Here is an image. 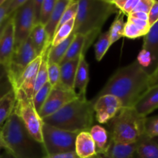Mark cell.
I'll return each mask as SVG.
<instances>
[{"label":"cell","mask_w":158,"mask_h":158,"mask_svg":"<svg viewBox=\"0 0 158 158\" xmlns=\"http://www.w3.org/2000/svg\"><path fill=\"white\" fill-rule=\"evenodd\" d=\"M89 132L95 143L97 154H103L106 151L110 142L106 129L100 125L97 124L94 125Z\"/></svg>","instance_id":"23"},{"label":"cell","mask_w":158,"mask_h":158,"mask_svg":"<svg viewBox=\"0 0 158 158\" xmlns=\"http://www.w3.org/2000/svg\"><path fill=\"white\" fill-rule=\"evenodd\" d=\"M138 2L139 0H125L124 5L120 12L123 14H127V15L128 16L134 11Z\"/></svg>","instance_id":"42"},{"label":"cell","mask_w":158,"mask_h":158,"mask_svg":"<svg viewBox=\"0 0 158 158\" xmlns=\"http://www.w3.org/2000/svg\"><path fill=\"white\" fill-rule=\"evenodd\" d=\"M15 33V49L21 46L29 36L34 24L32 0H27L12 15Z\"/></svg>","instance_id":"9"},{"label":"cell","mask_w":158,"mask_h":158,"mask_svg":"<svg viewBox=\"0 0 158 158\" xmlns=\"http://www.w3.org/2000/svg\"><path fill=\"white\" fill-rule=\"evenodd\" d=\"M142 49L151 53L152 63L148 73L151 76L158 67V21L150 28L148 33L143 36Z\"/></svg>","instance_id":"15"},{"label":"cell","mask_w":158,"mask_h":158,"mask_svg":"<svg viewBox=\"0 0 158 158\" xmlns=\"http://www.w3.org/2000/svg\"><path fill=\"white\" fill-rule=\"evenodd\" d=\"M127 17H131V18L143 20V21L148 22V14L145 13V12H132V13L130 14Z\"/></svg>","instance_id":"45"},{"label":"cell","mask_w":158,"mask_h":158,"mask_svg":"<svg viewBox=\"0 0 158 158\" xmlns=\"http://www.w3.org/2000/svg\"><path fill=\"white\" fill-rule=\"evenodd\" d=\"M158 84V67L154 71V73L151 76V81H150V87Z\"/></svg>","instance_id":"46"},{"label":"cell","mask_w":158,"mask_h":158,"mask_svg":"<svg viewBox=\"0 0 158 158\" xmlns=\"http://www.w3.org/2000/svg\"><path fill=\"white\" fill-rule=\"evenodd\" d=\"M134 108L139 114L146 117L158 109V84L151 86L137 100Z\"/></svg>","instance_id":"14"},{"label":"cell","mask_w":158,"mask_h":158,"mask_svg":"<svg viewBox=\"0 0 158 158\" xmlns=\"http://www.w3.org/2000/svg\"><path fill=\"white\" fill-rule=\"evenodd\" d=\"M29 37L38 56L41 55L44 49L51 45L45 30V26L40 23L33 26Z\"/></svg>","instance_id":"21"},{"label":"cell","mask_w":158,"mask_h":158,"mask_svg":"<svg viewBox=\"0 0 158 158\" xmlns=\"http://www.w3.org/2000/svg\"><path fill=\"white\" fill-rule=\"evenodd\" d=\"M2 149V148H0V152H1V150ZM2 157V154H1V153H0V158H1Z\"/></svg>","instance_id":"53"},{"label":"cell","mask_w":158,"mask_h":158,"mask_svg":"<svg viewBox=\"0 0 158 158\" xmlns=\"http://www.w3.org/2000/svg\"><path fill=\"white\" fill-rule=\"evenodd\" d=\"M5 78H7V69L4 65L0 63V84Z\"/></svg>","instance_id":"47"},{"label":"cell","mask_w":158,"mask_h":158,"mask_svg":"<svg viewBox=\"0 0 158 158\" xmlns=\"http://www.w3.org/2000/svg\"><path fill=\"white\" fill-rule=\"evenodd\" d=\"M6 0H0V7H1L2 6L3 4L5 3V2H6Z\"/></svg>","instance_id":"51"},{"label":"cell","mask_w":158,"mask_h":158,"mask_svg":"<svg viewBox=\"0 0 158 158\" xmlns=\"http://www.w3.org/2000/svg\"><path fill=\"white\" fill-rule=\"evenodd\" d=\"M78 134L43 123V144L46 155L75 151L76 139Z\"/></svg>","instance_id":"7"},{"label":"cell","mask_w":158,"mask_h":158,"mask_svg":"<svg viewBox=\"0 0 158 158\" xmlns=\"http://www.w3.org/2000/svg\"><path fill=\"white\" fill-rule=\"evenodd\" d=\"M43 2V0H32V11H33L34 24L35 25L40 23V16H41Z\"/></svg>","instance_id":"38"},{"label":"cell","mask_w":158,"mask_h":158,"mask_svg":"<svg viewBox=\"0 0 158 158\" xmlns=\"http://www.w3.org/2000/svg\"><path fill=\"white\" fill-rule=\"evenodd\" d=\"M15 50V33L12 15L9 17L0 36V63L9 66Z\"/></svg>","instance_id":"12"},{"label":"cell","mask_w":158,"mask_h":158,"mask_svg":"<svg viewBox=\"0 0 158 158\" xmlns=\"http://www.w3.org/2000/svg\"><path fill=\"white\" fill-rule=\"evenodd\" d=\"M137 61L140 65V66H142L147 72H148L151 66V63H152V58H151V53L148 51L142 49L137 56Z\"/></svg>","instance_id":"36"},{"label":"cell","mask_w":158,"mask_h":158,"mask_svg":"<svg viewBox=\"0 0 158 158\" xmlns=\"http://www.w3.org/2000/svg\"><path fill=\"white\" fill-rule=\"evenodd\" d=\"M78 2L79 0H71L69 6H67V8L64 11L63 15H62V18L60 19V23L59 24L58 28L60 27L64 23H67V22L70 21L71 19H73L76 18L77 11H78Z\"/></svg>","instance_id":"31"},{"label":"cell","mask_w":158,"mask_h":158,"mask_svg":"<svg viewBox=\"0 0 158 158\" xmlns=\"http://www.w3.org/2000/svg\"><path fill=\"white\" fill-rule=\"evenodd\" d=\"M125 23L123 20V15L122 12H119L117 13V17L113 22L110 28V45L120 40L123 36V29H124Z\"/></svg>","instance_id":"29"},{"label":"cell","mask_w":158,"mask_h":158,"mask_svg":"<svg viewBox=\"0 0 158 158\" xmlns=\"http://www.w3.org/2000/svg\"><path fill=\"white\" fill-rule=\"evenodd\" d=\"M51 45H49L42 53L41 63L40 64L36 80L34 86L33 95L44 84L48 82V67H49V49Z\"/></svg>","instance_id":"25"},{"label":"cell","mask_w":158,"mask_h":158,"mask_svg":"<svg viewBox=\"0 0 158 158\" xmlns=\"http://www.w3.org/2000/svg\"><path fill=\"white\" fill-rule=\"evenodd\" d=\"M127 19L130 20L131 22H132L135 26H137V28L141 31L142 33H143L144 35L148 33L150 28H151V26H149V23H148V21L137 19L131 18V17H127Z\"/></svg>","instance_id":"40"},{"label":"cell","mask_w":158,"mask_h":158,"mask_svg":"<svg viewBox=\"0 0 158 158\" xmlns=\"http://www.w3.org/2000/svg\"><path fill=\"white\" fill-rule=\"evenodd\" d=\"M146 119L134 107H122L106 124L110 140L117 143H136L145 135Z\"/></svg>","instance_id":"5"},{"label":"cell","mask_w":158,"mask_h":158,"mask_svg":"<svg viewBox=\"0 0 158 158\" xmlns=\"http://www.w3.org/2000/svg\"><path fill=\"white\" fill-rule=\"evenodd\" d=\"M1 158H15V157H14L13 156H12V154H10V153L6 151V152H5L4 154H2V157Z\"/></svg>","instance_id":"48"},{"label":"cell","mask_w":158,"mask_h":158,"mask_svg":"<svg viewBox=\"0 0 158 158\" xmlns=\"http://www.w3.org/2000/svg\"><path fill=\"white\" fill-rule=\"evenodd\" d=\"M89 81V64L86 62L84 54L80 56L74 82V89L78 90L77 94L80 97L86 98V89Z\"/></svg>","instance_id":"17"},{"label":"cell","mask_w":158,"mask_h":158,"mask_svg":"<svg viewBox=\"0 0 158 158\" xmlns=\"http://www.w3.org/2000/svg\"><path fill=\"white\" fill-rule=\"evenodd\" d=\"M43 158H80L76 154L75 151L67 153H62V154H52V155H46Z\"/></svg>","instance_id":"44"},{"label":"cell","mask_w":158,"mask_h":158,"mask_svg":"<svg viewBox=\"0 0 158 158\" xmlns=\"http://www.w3.org/2000/svg\"><path fill=\"white\" fill-rule=\"evenodd\" d=\"M150 81L151 76L136 60L119 68L94 99L110 94L121 101L123 107H134L150 88Z\"/></svg>","instance_id":"1"},{"label":"cell","mask_w":158,"mask_h":158,"mask_svg":"<svg viewBox=\"0 0 158 158\" xmlns=\"http://www.w3.org/2000/svg\"><path fill=\"white\" fill-rule=\"evenodd\" d=\"M52 86L49 82L43 85L42 88H40L36 93L33 95L32 97V101H33V104L35 106V110L37 112L40 113L42 107L43 105L46 103V100H47L48 97H49V94H50L51 90H52Z\"/></svg>","instance_id":"30"},{"label":"cell","mask_w":158,"mask_h":158,"mask_svg":"<svg viewBox=\"0 0 158 158\" xmlns=\"http://www.w3.org/2000/svg\"><path fill=\"white\" fill-rule=\"evenodd\" d=\"M38 56L30 39L29 38L14 50L11 61L7 66V79L12 89H15L17 83L26 68Z\"/></svg>","instance_id":"8"},{"label":"cell","mask_w":158,"mask_h":158,"mask_svg":"<svg viewBox=\"0 0 158 158\" xmlns=\"http://www.w3.org/2000/svg\"><path fill=\"white\" fill-rule=\"evenodd\" d=\"M154 1V0H139L138 4L137 5V6H136L135 9H134L132 12H141L148 14L151 7H152Z\"/></svg>","instance_id":"37"},{"label":"cell","mask_w":158,"mask_h":158,"mask_svg":"<svg viewBox=\"0 0 158 158\" xmlns=\"http://www.w3.org/2000/svg\"><path fill=\"white\" fill-rule=\"evenodd\" d=\"M8 19H9V17H8V18L6 19L5 20L4 22H3V23H2V24L1 26H0V36H1V35H2V32L3 29H4V27H5V26H6V22H7Z\"/></svg>","instance_id":"50"},{"label":"cell","mask_w":158,"mask_h":158,"mask_svg":"<svg viewBox=\"0 0 158 158\" xmlns=\"http://www.w3.org/2000/svg\"><path fill=\"white\" fill-rule=\"evenodd\" d=\"M42 54L38 56L24 70L22 74L21 77L17 83L16 87L13 91L17 90L19 89H23L25 94L29 97H33L34 86H35V80H36L37 73H38L40 64L41 63Z\"/></svg>","instance_id":"13"},{"label":"cell","mask_w":158,"mask_h":158,"mask_svg":"<svg viewBox=\"0 0 158 158\" xmlns=\"http://www.w3.org/2000/svg\"><path fill=\"white\" fill-rule=\"evenodd\" d=\"M158 21V1L154 0L153 6L148 13V23L149 26H152Z\"/></svg>","instance_id":"39"},{"label":"cell","mask_w":158,"mask_h":158,"mask_svg":"<svg viewBox=\"0 0 158 158\" xmlns=\"http://www.w3.org/2000/svg\"><path fill=\"white\" fill-rule=\"evenodd\" d=\"M119 12L110 0H80L73 33L99 35L106 20Z\"/></svg>","instance_id":"4"},{"label":"cell","mask_w":158,"mask_h":158,"mask_svg":"<svg viewBox=\"0 0 158 158\" xmlns=\"http://www.w3.org/2000/svg\"><path fill=\"white\" fill-rule=\"evenodd\" d=\"M26 2H27V0H10L7 10L8 15L11 16L12 15H13Z\"/></svg>","instance_id":"41"},{"label":"cell","mask_w":158,"mask_h":158,"mask_svg":"<svg viewBox=\"0 0 158 158\" xmlns=\"http://www.w3.org/2000/svg\"><path fill=\"white\" fill-rule=\"evenodd\" d=\"M6 151L15 158H43L46 157L43 143L35 140L14 112L0 130Z\"/></svg>","instance_id":"3"},{"label":"cell","mask_w":158,"mask_h":158,"mask_svg":"<svg viewBox=\"0 0 158 158\" xmlns=\"http://www.w3.org/2000/svg\"><path fill=\"white\" fill-rule=\"evenodd\" d=\"M92 102L96 120L101 124H106L123 107L121 101L117 97L110 94L93 99Z\"/></svg>","instance_id":"11"},{"label":"cell","mask_w":158,"mask_h":158,"mask_svg":"<svg viewBox=\"0 0 158 158\" xmlns=\"http://www.w3.org/2000/svg\"><path fill=\"white\" fill-rule=\"evenodd\" d=\"M75 34L72 33L66 40L56 46H50L49 49V63L60 64L63 57L66 55L69 45L72 43Z\"/></svg>","instance_id":"26"},{"label":"cell","mask_w":158,"mask_h":158,"mask_svg":"<svg viewBox=\"0 0 158 158\" xmlns=\"http://www.w3.org/2000/svg\"><path fill=\"white\" fill-rule=\"evenodd\" d=\"M75 152L80 158H94L97 156V148L89 132L79 133L76 139Z\"/></svg>","instance_id":"16"},{"label":"cell","mask_w":158,"mask_h":158,"mask_svg":"<svg viewBox=\"0 0 158 158\" xmlns=\"http://www.w3.org/2000/svg\"><path fill=\"white\" fill-rule=\"evenodd\" d=\"M80 57L60 64V82L62 85L69 89H74V82L78 67ZM75 90V89H74Z\"/></svg>","instance_id":"20"},{"label":"cell","mask_w":158,"mask_h":158,"mask_svg":"<svg viewBox=\"0 0 158 158\" xmlns=\"http://www.w3.org/2000/svg\"><path fill=\"white\" fill-rule=\"evenodd\" d=\"M145 134L151 138L158 137V116L147 117L145 122Z\"/></svg>","instance_id":"34"},{"label":"cell","mask_w":158,"mask_h":158,"mask_svg":"<svg viewBox=\"0 0 158 158\" xmlns=\"http://www.w3.org/2000/svg\"><path fill=\"white\" fill-rule=\"evenodd\" d=\"M74 23H75V19L64 23L56 29L55 34H54L53 38H52V43H51V46H57L60 43H61L62 42L66 40L73 33L74 28Z\"/></svg>","instance_id":"28"},{"label":"cell","mask_w":158,"mask_h":158,"mask_svg":"<svg viewBox=\"0 0 158 158\" xmlns=\"http://www.w3.org/2000/svg\"><path fill=\"white\" fill-rule=\"evenodd\" d=\"M15 103L13 112L16 114L29 134L43 143V120L35 110L32 98H29L21 89L14 91Z\"/></svg>","instance_id":"6"},{"label":"cell","mask_w":158,"mask_h":158,"mask_svg":"<svg viewBox=\"0 0 158 158\" xmlns=\"http://www.w3.org/2000/svg\"><path fill=\"white\" fill-rule=\"evenodd\" d=\"M94 117L92 100L79 97L55 114L43 119V122L69 132H89L94 126Z\"/></svg>","instance_id":"2"},{"label":"cell","mask_w":158,"mask_h":158,"mask_svg":"<svg viewBox=\"0 0 158 158\" xmlns=\"http://www.w3.org/2000/svg\"><path fill=\"white\" fill-rule=\"evenodd\" d=\"M9 1H10V0H6V1L5 2L4 4L0 7V26L2 24L3 22H4L8 17H9L7 13Z\"/></svg>","instance_id":"43"},{"label":"cell","mask_w":158,"mask_h":158,"mask_svg":"<svg viewBox=\"0 0 158 158\" xmlns=\"http://www.w3.org/2000/svg\"><path fill=\"white\" fill-rule=\"evenodd\" d=\"M48 82L52 87L58 85L60 82V66L54 63H49L48 67Z\"/></svg>","instance_id":"33"},{"label":"cell","mask_w":158,"mask_h":158,"mask_svg":"<svg viewBox=\"0 0 158 158\" xmlns=\"http://www.w3.org/2000/svg\"><path fill=\"white\" fill-rule=\"evenodd\" d=\"M134 158H158V142L145 134L137 141Z\"/></svg>","instance_id":"19"},{"label":"cell","mask_w":158,"mask_h":158,"mask_svg":"<svg viewBox=\"0 0 158 158\" xmlns=\"http://www.w3.org/2000/svg\"><path fill=\"white\" fill-rule=\"evenodd\" d=\"M56 2V0H43L40 16V24L45 26L48 23L55 7Z\"/></svg>","instance_id":"32"},{"label":"cell","mask_w":158,"mask_h":158,"mask_svg":"<svg viewBox=\"0 0 158 158\" xmlns=\"http://www.w3.org/2000/svg\"><path fill=\"white\" fill-rule=\"evenodd\" d=\"M79 97L80 96L77 91L69 89L60 83L52 88L46 103L39 113L40 118L43 120L55 114L59 110Z\"/></svg>","instance_id":"10"},{"label":"cell","mask_w":158,"mask_h":158,"mask_svg":"<svg viewBox=\"0 0 158 158\" xmlns=\"http://www.w3.org/2000/svg\"><path fill=\"white\" fill-rule=\"evenodd\" d=\"M123 36L126 37L128 39H134L140 38V37L144 36L141 31L137 28V26L134 24L132 22L127 19V23H125L124 29H123Z\"/></svg>","instance_id":"35"},{"label":"cell","mask_w":158,"mask_h":158,"mask_svg":"<svg viewBox=\"0 0 158 158\" xmlns=\"http://www.w3.org/2000/svg\"><path fill=\"white\" fill-rule=\"evenodd\" d=\"M87 49L86 35H83V34H75V36H74L71 44L69 45V49L60 64L73 60V59L78 58L82 54L85 55Z\"/></svg>","instance_id":"22"},{"label":"cell","mask_w":158,"mask_h":158,"mask_svg":"<svg viewBox=\"0 0 158 158\" xmlns=\"http://www.w3.org/2000/svg\"><path fill=\"white\" fill-rule=\"evenodd\" d=\"M15 103V95L12 89L0 97V130L13 112Z\"/></svg>","instance_id":"24"},{"label":"cell","mask_w":158,"mask_h":158,"mask_svg":"<svg viewBox=\"0 0 158 158\" xmlns=\"http://www.w3.org/2000/svg\"><path fill=\"white\" fill-rule=\"evenodd\" d=\"M110 31L107 30L105 32L100 34L98 40L94 44V52H95V58L97 62H100L106 52L110 47Z\"/></svg>","instance_id":"27"},{"label":"cell","mask_w":158,"mask_h":158,"mask_svg":"<svg viewBox=\"0 0 158 158\" xmlns=\"http://www.w3.org/2000/svg\"><path fill=\"white\" fill-rule=\"evenodd\" d=\"M94 158H103V157H102L100 155V154H97V156H96V157Z\"/></svg>","instance_id":"52"},{"label":"cell","mask_w":158,"mask_h":158,"mask_svg":"<svg viewBox=\"0 0 158 158\" xmlns=\"http://www.w3.org/2000/svg\"><path fill=\"white\" fill-rule=\"evenodd\" d=\"M70 1L71 0H56V2L55 7L52 11V15H51L48 23L45 26V30H46L48 39L50 43H52V38H53L54 34L60 24L62 15L67 6H69Z\"/></svg>","instance_id":"18"},{"label":"cell","mask_w":158,"mask_h":158,"mask_svg":"<svg viewBox=\"0 0 158 158\" xmlns=\"http://www.w3.org/2000/svg\"><path fill=\"white\" fill-rule=\"evenodd\" d=\"M0 148H2V149L6 150V144H5L4 141H3L2 137L1 131H0Z\"/></svg>","instance_id":"49"}]
</instances>
